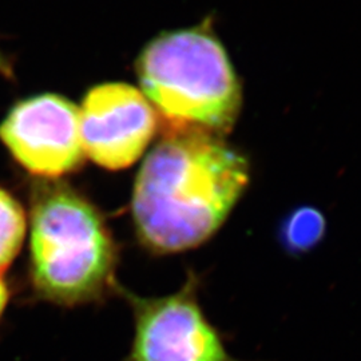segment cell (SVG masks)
<instances>
[{"label":"cell","instance_id":"3957f363","mask_svg":"<svg viewBox=\"0 0 361 361\" xmlns=\"http://www.w3.org/2000/svg\"><path fill=\"white\" fill-rule=\"evenodd\" d=\"M135 71L143 95L168 121L166 130L222 138L234 128L243 107V87L209 19L149 42Z\"/></svg>","mask_w":361,"mask_h":361},{"label":"cell","instance_id":"6da1fadb","mask_svg":"<svg viewBox=\"0 0 361 361\" xmlns=\"http://www.w3.org/2000/svg\"><path fill=\"white\" fill-rule=\"evenodd\" d=\"M250 162L222 138L166 130L134 182L131 219L138 244L173 256L212 241L250 185Z\"/></svg>","mask_w":361,"mask_h":361},{"label":"cell","instance_id":"52a82bcc","mask_svg":"<svg viewBox=\"0 0 361 361\" xmlns=\"http://www.w3.org/2000/svg\"><path fill=\"white\" fill-rule=\"evenodd\" d=\"M26 212L13 194L0 188V273L10 268L26 237Z\"/></svg>","mask_w":361,"mask_h":361},{"label":"cell","instance_id":"5b68a950","mask_svg":"<svg viewBox=\"0 0 361 361\" xmlns=\"http://www.w3.org/2000/svg\"><path fill=\"white\" fill-rule=\"evenodd\" d=\"M0 138L15 161L42 180H58L85 159L79 109L56 94L15 104L0 125Z\"/></svg>","mask_w":361,"mask_h":361},{"label":"cell","instance_id":"8992f818","mask_svg":"<svg viewBox=\"0 0 361 361\" xmlns=\"http://www.w3.org/2000/svg\"><path fill=\"white\" fill-rule=\"evenodd\" d=\"M157 125L154 109L142 91L126 83L92 87L79 110L85 155L109 170L137 162L153 140Z\"/></svg>","mask_w":361,"mask_h":361},{"label":"cell","instance_id":"277c9868","mask_svg":"<svg viewBox=\"0 0 361 361\" xmlns=\"http://www.w3.org/2000/svg\"><path fill=\"white\" fill-rule=\"evenodd\" d=\"M202 277L188 269L178 290L141 297L119 286L134 316V337L126 361H243L228 350L225 337L201 305Z\"/></svg>","mask_w":361,"mask_h":361},{"label":"cell","instance_id":"30bf717a","mask_svg":"<svg viewBox=\"0 0 361 361\" xmlns=\"http://www.w3.org/2000/svg\"><path fill=\"white\" fill-rule=\"evenodd\" d=\"M0 74L6 78L13 77V65L10 59L1 51H0Z\"/></svg>","mask_w":361,"mask_h":361},{"label":"cell","instance_id":"7a4b0ae2","mask_svg":"<svg viewBox=\"0 0 361 361\" xmlns=\"http://www.w3.org/2000/svg\"><path fill=\"white\" fill-rule=\"evenodd\" d=\"M28 219L27 277L38 300L74 308L118 293L119 247L89 198L62 180H38Z\"/></svg>","mask_w":361,"mask_h":361},{"label":"cell","instance_id":"9c48e42d","mask_svg":"<svg viewBox=\"0 0 361 361\" xmlns=\"http://www.w3.org/2000/svg\"><path fill=\"white\" fill-rule=\"evenodd\" d=\"M8 301H10V288L0 276V319L8 305Z\"/></svg>","mask_w":361,"mask_h":361},{"label":"cell","instance_id":"ba28073f","mask_svg":"<svg viewBox=\"0 0 361 361\" xmlns=\"http://www.w3.org/2000/svg\"><path fill=\"white\" fill-rule=\"evenodd\" d=\"M326 221L323 213L312 207H298L283 222L281 238L285 249L292 253H305L323 240Z\"/></svg>","mask_w":361,"mask_h":361}]
</instances>
